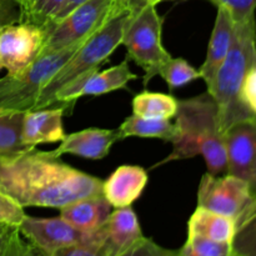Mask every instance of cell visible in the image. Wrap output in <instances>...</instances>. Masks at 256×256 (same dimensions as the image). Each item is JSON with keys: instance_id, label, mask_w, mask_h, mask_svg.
<instances>
[{"instance_id": "obj_7", "label": "cell", "mask_w": 256, "mask_h": 256, "mask_svg": "<svg viewBox=\"0 0 256 256\" xmlns=\"http://www.w3.org/2000/svg\"><path fill=\"white\" fill-rule=\"evenodd\" d=\"M112 0H86L45 30L40 55L65 49L89 39L109 19ZM39 55V56H40Z\"/></svg>"}, {"instance_id": "obj_27", "label": "cell", "mask_w": 256, "mask_h": 256, "mask_svg": "<svg viewBox=\"0 0 256 256\" xmlns=\"http://www.w3.org/2000/svg\"><path fill=\"white\" fill-rule=\"evenodd\" d=\"M105 226L92 232L89 240L72 245L55 252L52 256H108L104 249Z\"/></svg>"}, {"instance_id": "obj_21", "label": "cell", "mask_w": 256, "mask_h": 256, "mask_svg": "<svg viewBox=\"0 0 256 256\" xmlns=\"http://www.w3.org/2000/svg\"><path fill=\"white\" fill-rule=\"evenodd\" d=\"M176 125L172 124L170 120L144 119L134 114L128 116L118 129L119 140L136 136L172 142L176 136Z\"/></svg>"}, {"instance_id": "obj_40", "label": "cell", "mask_w": 256, "mask_h": 256, "mask_svg": "<svg viewBox=\"0 0 256 256\" xmlns=\"http://www.w3.org/2000/svg\"><path fill=\"white\" fill-rule=\"evenodd\" d=\"M2 28H0V32H2Z\"/></svg>"}, {"instance_id": "obj_16", "label": "cell", "mask_w": 256, "mask_h": 256, "mask_svg": "<svg viewBox=\"0 0 256 256\" xmlns=\"http://www.w3.org/2000/svg\"><path fill=\"white\" fill-rule=\"evenodd\" d=\"M144 238L132 206L114 209L105 225L104 249L108 256H122Z\"/></svg>"}, {"instance_id": "obj_8", "label": "cell", "mask_w": 256, "mask_h": 256, "mask_svg": "<svg viewBox=\"0 0 256 256\" xmlns=\"http://www.w3.org/2000/svg\"><path fill=\"white\" fill-rule=\"evenodd\" d=\"M254 200L244 180L232 174L202 175L198 188V205L236 219Z\"/></svg>"}, {"instance_id": "obj_28", "label": "cell", "mask_w": 256, "mask_h": 256, "mask_svg": "<svg viewBox=\"0 0 256 256\" xmlns=\"http://www.w3.org/2000/svg\"><path fill=\"white\" fill-rule=\"evenodd\" d=\"M2 256H44L34 245L30 244L18 230L12 228L5 244Z\"/></svg>"}, {"instance_id": "obj_29", "label": "cell", "mask_w": 256, "mask_h": 256, "mask_svg": "<svg viewBox=\"0 0 256 256\" xmlns=\"http://www.w3.org/2000/svg\"><path fill=\"white\" fill-rule=\"evenodd\" d=\"M26 214L24 208L0 192V224L10 228H19Z\"/></svg>"}, {"instance_id": "obj_17", "label": "cell", "mask_w": 256, "mask_h": 256, "mask_svg": "<svg viewBox=\"0 0 256 256\" xmlns=\"http://www.w3.org/2000/svg\"><path fill=\"white\" fill-rule=\"evenodd\" d=\"M218 14L215 18V24L212 28V36L208 45L206 56L200 66V74L206 86H209L214 80L220 65L229 52L234 38L235 22L229 10L224 6H216Z\"/></svg>"}, {"instance_id": "obj_11", "label": "cell", "mask_w": 256, "mask_h": 256, "mask_svg": "<svg viewBox=\"0 0 256 256\" xmlns=\"http://www.w3.org/2000/svg\"><path fill=\"white\" fill-rule=\"evenodd\" d=\"M18 230L44 256H52L64 248L82 244L92 234L79 232L62 216L42 219L26 215Z\"/></svg>"}, {"instance_id": "obj_6", "label": "cell", "mask_w": 256, "mask_h": 256, "mask_svg": "<svg viewBox=\"0 0 256 256\" xmlns=\"http://www.w3.org/2000/svg\"><path fill=\"white\" fill-rule=\"evenodd\" d=\"M85 42L70 45L58 52L40 55L20 74H6L0 78V110H35L38 98L45 84L54 76L55 72L62 69V65Z\"/></svg>"}, {"instance_id": "obj_18", "label": "cell", "mask_w": 256, "mask_h": 256, "mask_svg": "<svg viewBox=\"0 0 256 256\" xmlns=\"http://www.w3.org/2000/svg\"><path fill=\"white\" fill-rule=\"evenodd\" d=\"M112 212V205L100 194L62 208L60 216L79 232L90 234L106 225Z\"/></svg>"}, {"instance_id": "obj_30", "label": "cell", "mask_w": 256, "mask_h": 256, "mask_svg": "<svg viewBox=\"0 0 256 256\" xmlns=\"http://www.w3.org/2000/svg\"><path fill=\"white\" fill-rule=\"evenodd\" d=\"M216 6L229 10L235 22L255 16L256 0H210Z\"/></svg>"}, {"instance_id": "obj_25", "label": "cell", "mask_w": 256, "mask_h": 256, "mask_svg": "<svg viewBox=\"0 0 256 256\" xmlns=\"http://www.w3.org/2000/svg\"><path fill=\"white\" fill-rule=\"evenodd\" d=\"M170 90H176L198 79H202L200 70L182 58H170L159 72Z\"/></svg>"}, {"instance_id": "obj_10", "label": "cell", "mask_w": 256, "mask_h": 256, "mask_svg": "<svg viewBox=\"0 0 256 256\" xmlns=\"http://www.w3.org/2000/svg\"><path fill=\"white\" fill-rule=\"evenodd\" d=\"M138 75L130 70L129 60L125 59L118 65L102 72L95 70L62 88L55 95L54 105H64L72 109L75 102L82 96H99L116 90L126 89L128 84L136 80Z\"/></svg>"}, {"instance_id": "obj_14", "label": "cell", "mask_w": 256, "mask_h": 256, "mask_svg": "<svg viewBox=\"0 0 256 256\" xmlns=\"http://www.w3.org/2000/svg\"><path fill=\"white\" fill-rule=\"evenodd\" d=\"M119 140L118 129L88 128L66 135L56 149L49 152L52 156L76 155L89 160H102L109 155L112 146Z\"/></svg>"}, {"instance_id": "obj_23", "label": "cell", "mask_w": 256, "mask_h": 256, "mask_svg": "<svg viewBox=\"0 0 256 256\" xmlns=\"http://www.w3.org/2000/svg\"><path fill=\"white\" fill-rule=\"evenodd\" d=\"M66 0H19V22L34 25L45 32L58 20Z\"/></svg>"}, {"instance_id": "obj_33", "label": "cell", "mask_w": 256, "mask_h": 256, "mask_svg": "<svg viewBox=\"0 0 256 256\" xmlns=\"http://www.w3.org/2000/svg\"><path fill=\"white\" fill-rule=\"evenodd\" d=\"M20 9L15 0H0V28L19 22Z\"/></svg>"}, {"instance_id": "obj_35", "label": "cell", "mask_w": 256, "mask_h": 256, "mask_svg": "<svg viewBox=\"0 0 256 256\" xmlns=\"http://www.w3.org/2000/svg\"><path fill=\"white\" fill-rule=\"evenodd\" d=\"M86 2V0H66V2H65L64 8H62V12H60L59 18H58V20L62 19V18H64L65 15L68 14V12H70L72 9H75V8H76L78 5L82 4V2ZM58 20H56V22H58ZM55 22H54V24H55Z\"/></svg>"}, {"instance_id": "obj_9", "label": "cell", "mask_w": 256, "mask_h": 256, "mask_svg": "<svg viewBox=\"0 0 256 256\" xmlns=\"http://www.w3.org/2000/svg\"><path fill=\"white\" fill-rule=\"evenodd\" d=\"M45 32L34 25L16 22L0 32V70L16 75L24 72L39 58Z\"/></svg>"}, {"instance_id": "obj_34", "label": "cell", "mask_w": 256, "mask_h": 256, "mask_svg": "<svg viewBox=\"0 0 256 256\" xmlns=\"http://www.w3.org/2000/svg\"><path fill=\"white\" fill-rule=\"evenodd\" d=\"M148 4H149V0H112L109 18L120 14V12L134 14Z\"/></svg>"}, {"instance_id": "obj_39", "label": "cell", "mask_w": 256, "mask_h": 256, "mask_svg": "<svg viewBox=\"0 0 256 256\" xmlns=\"http://www.w3.org/2000/svg\"><path fill=\"white\" fill-rule=\"evenodd\" d=\"M232 256H239V255H236V254H234V252H232Z\"/></svg>"}, {"instance_id": "obj_4", "label": "cell", "mask_w": 256, "mask_h": 256, "mask_svg": "<svg viewBox=\"0 0 256 256\" xmlns=\"http://www.w3.org/2000/svg\"><path fill=\"white\" fill-rule=\"evenodd\" d=\"M128 16V12H120L109 18L104 25L75 52L42 88L35 110L52 106L55 95L59 90L95 70H99L100 65L106 62L115 49L122 45V30Z\"/></svg>"}, {"instance_id": "obj_15", "label": "cell", "mask_w": 256, "mask_h": 256, "mask_svg": "<svg viewBox=\"0 0 256 256\" xmlns=\"http://www.w3.org/2000/svg\"><path fill=\"white\" fill-rule=\"evenodd\" d=\"M69 108H44L26 112L22 122V142L30 149L40 144L62 142L66 136L62 126V118Z\"/></svg>"}, {"instance_id": "obj_12", "label": "cell", "mask_w": 256, "mask_h": 256, "mask_svg": "<svg viewBox=\"0 0 256 256\" xmlns=\"http://www.w3.org/2000/svg\"><path fill=\"white\" fill-rule=\"evenodd\" d=\"M228 174L240 178L256 199V119L232 125L225 132Z\"/></svg>"}, {"instance_id": "obj_26", "label": "cell", "mask_w": 256, "mask_h": 256, "mask_svg": "<svg viewBox=\"0 0 256 256\" xmlns=\"http://www.w3.org/2000/svg\"><path fill=\"white\" fill-rule=\"evenodd\" d=\"M179 252L180 256H232V242H220L199 235H188L186 242Z\"/></svg>"}, {"instance_id": "obj_31", "label": "cell", "mask_w": 256, "mask_h": 256, "mask_svg": "<svg viewBox=\"0 0 256 256\" xmlns=\"http://www.w3.org/2000/svg\"><path fill=\"white\" fill-rule=\"evenodd\" d=\"M240 99L248 110L256 118V65L248 72L242 82Z\"/></svg>"}, {"instance_id": "obj_2", "label": "cell", "mask_w": 256, "mask_h": 256, "mask_svg": "<svg viewBox=\"0 0 256 256\" xmlns=\"http://www.w3.org/2000/svg\"><path fill=\"white\" fill-rule=\"evenodd\" d=\"M175 125L178 132L172 142V152L155 168L202 155L210 174H226L225 134L220 126L218 105L209 92L179 100Z\"/></svg>"}, {"instance_id": "obj_32", "label": "cell", "mask_w": 256, "mask_h": 256, "mask_svg": "<svg viewBox=\"0 0 256 256\" xmlns=\"http://www.w3.org/2000/svg\"><path fill=\"white\" fill-rule=\"evenodd\" d=\"M122 256H168V249L159 246L152 239L144 236Z\"/></svg>"}, {"instance_id": "obj_24", "label": "cell", "mask_w": 256, "mask_h": 256, "mask_svg": "<svg viewBox=\"0 0 256 256\" xmlns=\"http://www.w3.org/2000/svg\"><path fill=\"white\" fill-rule=\"evenodd\" d=\"M232 252L239 256H256V199L235 219Z\"/></svg>"}, {"instance_id": "obj_13", "label": "cell", "mask_w": 256, "mask_h": 256, "mask_svg": "<svg viewBox=\"0 0 256 256\" xmlns=\"http://www.w3.org/2000/svg\"><path fill=\"white\" fill-rule=\"evenodd\" d=\"M149 182L148 172L138 165H120L102 180V195L112 208L132 206L140 196Z\"/></svg>"}, {"instance_id": "obj_41", "label": "cell", "mask_w": 256, "mask_h": 256, "mask_svg": "<svg viewBox=\"0 0 256 256\" xmlns=\"http://www.w3.org/2000/svg\"><path fill=\"white\" fill-rule=\"evenodd\" d=\"M15 2H19V0H15Z\"/></svg>"}, {"instance_id": "obj_1", "label": "cell", "mask_w": 256, "mask_h": 256, "mask_svg": "<svg viewBox=\"0 0 256 256\" xmlns=\"http://www.w3.org/2000/svg\"><path fill=\"white\" fill-rule=\"evenodd\" d=\"M102 180L65 164L49 152L29 150L0 160V192L22 208L62 209L102 194Z\"/></svg>"}, {"instance_id": "obj_5", "label": "cell", "mask_w": 256, "mask_h": 256, "mask_svg": "<svg viewBox=\"0 0 256 256\" xmlns=\"http://www.w3.org/2000/svg\"><path fill=\"white\" fill-rule=\"evenodd\" d=\"M162 22L156 5L148 4L129 14L122 30V45L126 48V59L144 70V86L159 75L160 69L172 58L162 42Z\"/></svg>"}, {"instance_id": "obj_3", "label": "cell", "mask_w": 256, "mask_h": 256, "mask_svg": "<svg viewBox=\"0 0 256 256\" xmlns=\"http://www.w3.org/2000/svg\"><path fill=\"white\" fill-rule=\"evenodd\" d=\"M255 65L256 22L255 16H252L235 22L229 52L206 90L218 105L220 126L224 134L238 122L256 119L240 99L245 76Z\"/></svg>"}, {"instance_id": "obj_36", "label": "cell", "mask_w": 256, "mask_h": 256, "mask_svg": "<svg viewBox=\"0 0 256 256\" xmlns=\"http://www.w3.org/2000/svg\"><path fill=\"white\" fill-rule=\"evenodd\" d=\"M12 230V228L8 226V225L0 224V256H2L4 252L5 244H6L8 236H9V232Z\"/></svg>"}, {"instance_id": "obj_38", "label": "cell", "mask_w": 256, "mask_h": 256, "mask_svg": "<svg viewBox=\"0 0 256 256\" xmlns=\"http://www.w3.org/2000/svg\"><path fill=\"white\" fill-rule=\"evenodd\" d=\"M165 2V0H149V4H154V5H158L159 2Z\"/></svg>"}, {"instance_id": "obj_37", "label": "cell", "mask_w": 256, "mask_h": 256, "mask_svg": "<svg viewBox=\"0 0 256 256\" xmlns=\"http://www.w3.org/2000/svg\"><path fill=\"white\" fill-rule=\"evenodd\" d=\"M168 256H180V254L176 250H168Z\"/></svg>"}, {"instance_id": "obj_19", "label": "cell", "mask_w": 256, "mask_h": 256, "mask_svg": "<svg viewBox=\"0 0 256 256\" xmlns=\"http://www.w3.org/2000/svg\"><path fill=\"white\" fill-rule=\"evenodd\" d=\"M235 229V219L199 205L188 222V235H199L220 242H232Z\"/></svg>"}, {"instance_id": "obj_22", "label": "cell", "mask_w": 256, "mask_h": 256, "mask_svg": "<svg viewBox=\"0 0 256 256\" xmlns=\"http://www.w3.org/2000/svg\"><path fill=\"white\" fill-rule=\"evenodd\" d=\"M179 100L164 92H139L132 99V114L144 119L170 120L175 118Z\"/></svg>"}, {"instance_id": "obj_20", "label": "cell", "mask_w": 256, "mask_h": 256, "mask_svg": "<svg viewBox=\"0 0 256 256\" xmlns=\"http://www.w3.org/2000/svg\"><path fill=\"white\" fill-rule=\"evenodd\" d=\"M26 112L0 110V160H10L32 150L22 142V122Z\"/></svg>"}]
</instances>
